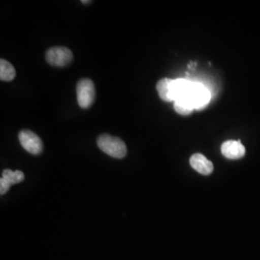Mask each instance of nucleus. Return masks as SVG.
Wrapping results in <instances>:
<instances>
[{
  "mask_svg": "<svg viewBox=\"0 0 260 260\" xmlns=\"http://www.w3.org/2000/svg\"><path fill=\"white\" fill-rule=\"evenodd\" d=\"M190 165L198 173L204 176L210 175L214 170L213 163L201 153H195L191 156Z\"/></svg>",
  "mask_w": 260,
  "mask_h": 260,
  "instance_id": "obj_7",
  "label": "nucleus"
},
{
  "mask_svg": "<svg viewBox=\"0 0 260 260\" xmlns=\"http://www.w3.org/2000/svg\"><path fill=\"white\" fill-rule=\"evenodd\" d=\"M96 143L99 148L111 157L121 159L127 153L125 143L120 138L109 134H102L98 138Z\"/></svg>",
  "mask_w": 260,
  "mask_h": 260,
  "instance_id": "obj_1",
  "label": "nucleus"
},
{
  "mask_svg": "<svg viewBox=\"0 0 260 260\" xmlns=\"http://www.w3.org/2000/svg\"><path fill=\"white\" fill-rule=\"evenodd\" d=\"M76 93L78 105L87 109L93 105L95 100V88L93 81L89 78H83L76 85Z\"/></svg>",
  "mask_w": 260,
  "mask_h": 260,
  "instance_id": "obj_3",
  "label": "nucleus"
},
{
  "mask_svg": "<svg viewBox=\"0 0 260 260\" xmlns=\"http://www.w3.org/2000/svg\"><path fill=\"white\" fill-rule=\"evenodd\" d=\"M1 179L4 180L8 185L20 183L24 179V174L21 171H12V170H4L2 173Z\"/></svg>",
  "mask_w": 260,
  "mask_h": 260,
  "instance_id": "obj_10",
  "label": "nucleus"
},
{
  "mask_svg": "<svg viewBox=\"0 0 260 260\" xmlns=\"http://www.w3.org/2000/svg\"><path fill=\"white\" fill-rule=\"evenodd\" d=\"M81 3H84V4H86V3H91V1H81Z\"/></svg>",
  "mask_w": 260,
  "mask_h": 260,
  "instance_id": "obj_12",
  "label": "nucleus"
},
{
  "mask_svg": "<svg viewBox=\"0 0 260 260\" xmlns=\"http://www.w3.org/2000/svg\"><path fill=\"white\" fill-rule=\"evenodd\" d=\"M19 140L22 148L31 154L38 155L42 153L44 149L43 141L31 130H21L19 133Z\"/></svg>",
  "mask_w": 260,
  "mask_h": 260,
  "instance_id": "obj_5",
  "label": "nucleus"
},
{
  "mask_svg": "<svg viewBox=\"0 0 260 260\" xmlns=\"http://www.w3.org/2000/svg\"><path fill=\"white\" fill-rule=\"evenodd\" d=\"M222 154L228 159H240L246 153L245 147L240 141H225L221 147Z\"/></svg>",
  "mask_w": 260,
  "mask_h": 260,
  "instance_id": "obj_6",
  "label": "nucleus"
},
{
  "mask_svg": "<svg viewBox=\"0 0 260 260\" xmlns=\"http://www.w3.org/2000/svg\"><path fill=\"white\" fill-rule=\"evenodd\" d=\"M16 75L17 73L14 66L8 61L1 59L0 60V80L9 82L15 79Z\"/></svg>",
  "mask_w": 260,
  "mask_h": 260,
  "instance_id": "obj_9",
  "label": "nucleus"
},
{
  "mask_svg": "<svg viewBox=\"0 0 260 260\" xmlns=\"http://www.w3.org/2000/svg\"><path fill=\"white\" fill-rule=\"evenodd\" d=\"M174 108L177 114L182 115V116H188L191 115L193 111L195 110L194 107L190 104L188 101L184 99H178L174 103Z\"/></svg>",
  "mask_w": 260,
  "mask_h": 260,
  "instance_id": "obj_11",
  "label": "nucleus"
},
{
  "mask_svg": "<svg viewBox=\"0 0 260 260\" xmlns=\"http://www.w3.org/2000/svg\"><path fill=\"white\" fill-rule=\"evenodd\" d=\"M173 79L163 78L156 84V90L160 99L168 103H175V95L173 91Z\"/></svg>",
  "mask_w": 260,
  "mask_h": 260,
  "instance_id": "obj_8",
  "label": "nucleus"
},
{
  "mask_svg": "<svg viewBox=\"0 0 260 260\" xmlns=\"http://www.w3.org/2000/svg\"><path fill=\"white\" fill-rule=\"evenodd\" d=\"M46 60L50 66L64 68L73 62L74 54L68 47H50L46 52Z\"/></svg>",
  "mask_w": 260,
  "mask_h": 260,
  "instance_id": "obj_4",
  "label": "nucleus"
},
{
  "mask_svg": "<svg viewBox=\"0 0 260 260\" xmlns=\"http://www.w3.org/2000/svg\"><path fill=\"white\" fill-rule=\"evenodd\" d=\"M197 110H202L207 106L211 100V93L204 84L191 81L190 88L183 98Z\"/></svg>",
  "mask_w": 260,
  "mask_h": 260,
  "instance_id": "obj_2",
  "label": "nucleus"
}]
</instances>
